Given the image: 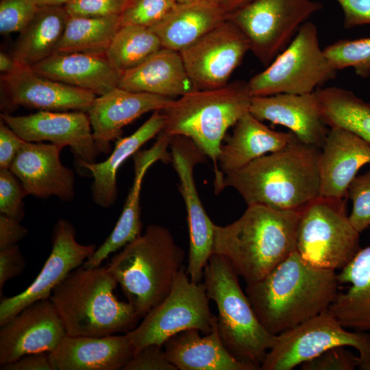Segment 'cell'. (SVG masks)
<instances>
[{
    "instance_id": "cell-1",
    "label": "cell",
    "mask_w": 370,
    "mask_h": 370,
    "mask_svg": "<svg viewBox=\"0 0 370 370\" xmlns=\"http://www.w3.org/2000/svg\"><path fill=\"white\" fill-rule=\"evenodd\" d=\"M335 271L306 262L296 250L246 295L261 324L278 335L328 310L338 293Z\"/></svg>"
},
{
    "instance_id": "cell-2",
    "label": "cell",
    "mask_w": 370,
    "mask_h": 370,
    "mask_svg": "<svg viewBox=\"0 0 370 370\" xmlns=\"http://www.w3.org/2000/svg\"><path fill=\"white\" fill-rule=\"evenodd\" d=\"M319 150L296 138L284 148L224 174L217 193L230 187L247 206L301 210L320 195Z\"/></svg>"
},
{
    "instance_id": "cell-3",
    "label": "cell",
    "mask_w": 370,
    "mask_h": 370,
    "mask_svg": "<svg viewBox=\"0 0 370 370\" xmlns=\"http://www.w3.org/2000/svg\"><path fill=\"white\" fill-rule=\"evenodd\" d=\"M300 211L247 206L235 221L214 224L213 254L224 257L247 285L256 283L296 250Z\"/></svg>"
},
{
    "instance_id": "cell-4",
    "label": "cell",
    "mask_w": 370,
    "mask_h": 370,
    "mask_svg": "<svg viewBox=\"0 0 370 370\" xmlns=\"http://www.w3.org/2000/svg\"><path fill=\"white\" fill-rule=\"evenodd\" d=\"M117 285L106 267L81 265L71 271L49 297L66 334L103 336L135 328L140 317L130 302L117 298Z\"/></svg>"
},
{
    "instance_id": "cell-5",
    "label": "cell",
    "mask_w": 370,
    "mask_h": 370,
    "mask_svg": "<svg viewBox=\"0 0 370 370\" xmlns=\"http://www.w3.org/2000/svg\"><path fill=\"white\" fill-rule=\"evenodd\" d=\"M251 98L247 82L238 80L217 88L195 89L173 99L162 110V132L188 138L213 162L215 190L223 177L217 162L223 139L249 112Z\"/></svg>"
},
{
    "instance_id": "cell-6",
    "label": "cell",
    "mask_w": 370,
    "mask_h": 370,
    "mask_svg": "<svg viewBox=\"0 0 370 370\" xmlns=\"http://www.w3.org/2000/svg\"><path fill=\"white\" fill-rule=\"evenodd\" d=\"M184 253L169 230L150 224L106 266L140 318L169 293L184 268Z\"/></svg>"
},
{
    "instance_id": "cell-7",
    "label": "cell",
    "mask_w": 370,
    "mask_h": 370,
    "mask_svg": "<svg viewBox=\"0 0 370 370\" xmlns=\"http://www.w3.org/2000/svg\"><path fill=\"white\" fill-rule=\"evenodd\" d=\"M203 280L209 299L217 306V328L223 345L236 359L260 369L276 335L261 324L238 275L224 257L211 256Z\"/></svg>"
},
{
    "instance_id": "cell-8",
    "label": "cell",
    "mask_w": 370,
    "mask_h": 370,
    "mask_svg": "<svg viewBox=\"0 0 370 370\" xmlns=\"http://www.w3.org/2000/svg\"><path fill=\"white\" fill-rule=\"evenodd\" d=\"M337 70L321 48L317 27L304 23L289 44L247 82L252 97L310 94L334 79Z\"/></svg>"
},
{
    "instance_id": "cell-9",
    "label": "cell",
    "mask_w": 370,
    "mask_h": 370,
    "mask_svg": "<svg viewBox=\"0 0 370 370\" xmlns=\"http://www.w3.org/2000/svg\"><path fill=\"white\" fill-rule=\"evenodd\" d=\"M346 201L319 196L301 210L296 251L312 266L341 270L360 249V233L349 221Z\"/></svg>"
},
{
    "instance_id": "cell-10",
    "label": "cell",
    "mask_w": 370,
    "mask_h": 370,
    "mask_svg": "<svg viewBox=\"0 0 370 370\" xmlns=\"http://www.w3.org/2000/svg\"><path fill=\"white\" fill-rule=\"evenodd\" d=\"M184 269L177 273L164 299L127 332L134 354L149 345L163 346L170 337L186 330L197 329L204 334L212 332L217 317L210 312L205 285L190 280Z\"/></svg>"
},
{
    "instance_id": "cell-11",
    "label": "cell",
    "mask_w": 370,
    "mask_h": 370,
    "mask_svg": "<svg viewBox=\"0 0 370 370\" xmlns=\"http://www.w3.org/2000/svg\"><path fill=\"white\" fill-rule=\"evenodd\" d=\"M336 347L358 352L360 369L370 370V333L351 332L328 310L275 336L262 370H291Z\"/></svg>"
},
{
    "instance_id": "cell-12",
    "label": "cell",
    "mask_w": 370,
    "mask_h": 370,
    "mask_svg": "<svg viewBox=\"0 0 370 370\" xmlns=\"http://www.w3.org/2000/svg\"><path fill=\"white\" fill-rule=\"evenodd\" d=\"M321 8L314 0H253L228 14L227 19L243 31L250 51L267 66Z\"/></svg>"
},
{
    "instance_id": "cell-13",
    "label": "cell",
    "mask_w": 370,
    "mask_h": 370,
    "mask_svg": "<svg viewBox=\"0 0 370 370\" xmlns=\"http://www.w3.org/2000/svg\"><path fill=\"white\" fill-rule=\"evenodd\" d=\"M169 149L187 214L189 249L186 272L190 280L199 283L213 254L214 223L202 205L193 174L195 166L204 162L206 156L190 139L183 136H172Z\"/></svg>"
},
{
    "instance_id": "cell-14",
    "label": "cell",
    "mask_w": 370,
    "mask_h": 370,
    "mask_svg": "<svg viewBox=\"0 0 370 370\" xmlns=\"http://www.w3.org/2000/svg\"><path fill=\"white\" fill-rule=\"evenodd\" d=\"M250 51L243 31L227 19L180 52L196 89L225 86Z\"/></svg>"
},
{
    "instance_id": "cell-15",
    "label": "cell",
    "mask_w": 370,
    "mask_h": 370,
    "mask_svg": "<svg viewBox=\"0 0 370 370\" xmlns=\"http://www.w3.org/2000/svg\"><path fill=\"white\" fill-rule=\"evenodd\" d=\"M51 243V253L33 282L22 293L1 299L0 326L28 305L49 299L55 287L97 249L94 244L79 243L74 226L66 219H59L55 224Z\"/></svg>"
},
{
    "instance_id": "cell-16",
    "label": "cell",
    "mask_w": 370,
    "mask_h": 370,
    "mask_svg": "<svg viewBox=\"0 0 370 370\" xmlns=\"http://www.w3.org/2000/svg\"><path fill=\"white\" fill-rule=\"evenodd\" d=\"M0 116L25 141L69 147L79 166L95 162L99 154L87 112L39 110L23 116L3 112Z\"/></svg>"
},
{
    "instance_id": "cell-17",
    "label": "cell",
    "mask_w": 370,
    "mask_h": 370,
    "mask_svg": "<svg viewBox=\"0 0 370 370\" xmlns=\"http://www.w3.org/2000/svg\"><path fill=\"white\" fill-rule=\"evenodd\" d=\"M66 335L50 299L35 301L0 326V367L29 354L51 352Z\"/></svg>"
},
{
    "instance_id": "cell-18",
    "label": "cell",
    "mask_w": 370,
    "mask_h": 370,
    "mask_svg": "<svg viewBox=\"0 0 370 370\" xmlns=\"http://www.w3.org/2000/svg\"><path fill=\"white\" fill-rule=\"evenodd\" d=\"M1 108L16 106L46 111L87 112L97 95L44 76L30 67L1 75Z\"/></svg>"
},
{
    "instance_id": "cell-19",
    "label": "cell",
    "mask_w": 370,
    "mask_h": 370,
    "mask_svg": "<svg viewBox=\"0 0 370 370\" xmlns=\"http://www.w3.org/2000/svg\"><path fill=\"white\" fill-rule=\"evenodd\" d=\"M63 147L53 143L25 141L10 170L27 195L39 198L56 197L70 201L75 197V174L60 158Z\"/></svg>"
},
{
    "instance_id": "cell-20",
    "label": "cell",
    "mask_w": 370,
    "mask_h": 370,
    "mask_svg": "<svg viewBox=\"0 0 370 370\" xmlns=\"http://www.w3.org/2000/svg\"><path fill=\"white\" fill-rule=\"evenodd\" d=\"M173 99L119 87L97 96L87 114L98 153L110 152L111 141L123 127L147 112L163 110Z\"/></svg>"
},
{
    "instance_id": "cell-21",
    "label": "cell",
    "mask_w": 370,
    "mask_h": 370,
    "mask_svg": "<svg viewBox=\"0 0 370 370\" xmlns=\"http://www.w3.org/2000/svg\"><path fill=\"white\" fill-rule=\"evenodd\" d=\"M317 164L319 196L347 199L348 188L358 171L370 164V144L345 129L329 127Z\"/></svg>"
},
{
    "instance_id": "cell-22",
    "label": "cell",
    "mask_w": 370,
    "mask_h": 370,
    "mask_svg": "<svg viewBox=\"0 0 370 370\" xmlns=\"http://www.w3.org/2000/svg\"><path fill=\"white\" fill-rule=\"evenodd\" d=\"M249 112L260 121L288 128L300 141L321 148L328 130L314 92L252 97Z\"/></svg>"
},
{
    "instance_id": "cell-23",
    "label": "cell",
    "mask_w": 370,
    "mask_h": 370,
    "mask_svg": "<svg viewBox=\"0 0 370 370\" xmlns=\"http://www.w3.org/2000/svg\"><path fill=\"white\" fill-rule=\"evenodd\" d=\"M134 352L127 333L66 335L49 357L53 370H117L123 369Z\"/></svg>"
},
{
    "instance_id": "cell-24",
    "label": "cell",
    "mask_w": 370,
    "mask_h": 370,
    "mask_svg": "<svg viewBox=\"0 0 370 370\" xmlns=\"http://www.w3.org/2000/svg\"><path fill=\"white\" fill-rule=\"evenodd\" d=\"M172 136L161 132L151 147L138 151L134 156V177L121 214L110 234L91 256L92 261L101 264L109 256L123 248L141 234L140 191L143 177L148 169L158 160H171L168 151Z\"/></svg>"
},
{
    "instance_id": "cell-25",
    "label": "cell",
    "mask_w": 370,
    "mask_h": 370,
    "mask_svg": "<svg viewBox=\"0 0 370 370\" xmlns=\"http://www.w3.org/2000/svg\"><path fill=\"white\" fill-rule=\"evenodd\" d=\"M30 68L97 96L118 87L123 73L110 63L106 55L84 53L53 54Z\"/></svg>"
},
{
    "instance_id": "cell-26",
    "label": "cell",
    "mask_w": 370,
    "mask_h": 370,
    "mask_svg": "<svg viewBox=\"0 0 370 370\" xmlns=\"http://www.w3.org/2000/svg\"><path fill=\"white\" fill-rule=\"evenodd\" d=\"M297 137L292 132L275 131L249 112L234 125L232 134L222 144L218 167L223 175L237 171L255 160L280 150Z\"/></svg>"
},
{
    "instance_id": "cell-27",
    "label": "cell",
    "mask_w": 370,
    "mask_h": 370,
    "mask_svg": "<svg viewBox=\"0 0 370 370\" xmlns=\"http://www.w3.org/2000/svg\"><path fill=\"white\" fill-rule=\"evenodd\" d=\"M217 322V318L212 332L204 336L199 330L189 329L170 337L163 345L168 360L180 370H256L228 352Z\"/></svg>"
},
{
    "instance_id": "cell-28",
    "label": "cell",
    "mask_w": 370,
    "mask_h": 370,
    "mask_svg": "<svg viewBox=\"0 0 370 370\" xmlns=\"http://www.w3.org/2000/svg\"><path fill=\"white\" fill-rule=\"evenodd\" d=\"M118 87L173 99L196 89L180 52L164 47L123 72Z\"/></svg>"
},
{
    "instance_id": "cell-29",
    "label": "cell",
    "mask_w": 370,
    "mask_h": 370,
    "mask_svg": "<svg viewBox=\"0 0 370 370\" xmlns=\"http://www.w3.org/2000/svg\"><path fill=\"white\" fill-rule=\"evenodd\" d=\"M164 124L162 110H156L134 133L119 138L106 160L98 163H82L79 165L90 171L93 177L91 190L92 199L96 204L104 208L114 204L118 195L116 174L119 168L143 145L158 135L163 130Z\"/></svg>"
},
{
    "instance_id": "cell-30",
    "label": "cell",
    "mask_w": 370,
    "mask_h": 370,
    "mask_svg": "<svg viewBox=\"0 0 370 370\" xmlns=\"http://www.w3.org/2000/svg\"><path fill=\"white\" fill-rule=\"evenodd\" d=\"M227 19V13L215 0L176 4L150 29L162 47L181 52Z\"/></svg>"
},
{
    "instance_id": "cell-31",
    "label": "cell",
    "mask_w": 370,
    "mask_h": 370,
    "mask_svg": "<svg viewBox=\"0 0 370 370\" xmlns=\"http://www.w3.org/2000/svg\"><path fill=\"white\" fill-rule=\"evenodd\" d=\"M336 275L349 287L337 293L328 311L345 328L370 332V245L360 248Z\"/></svg>"
},
{
    "instance_id": "cell-32",
    "label": "cell",
    "mask_w": 370,
    "mask_h": 370,
    "mask_svg": "<svg viewBox=\"0 0 370 370\" xmlns=\"http://www.w3.org/2000/svg\"><path fill=\"white\" fill-rule=\"evenodd\" d=\"M69 18L64 7L41 6L19 32L12 56L32 67L53 55Z\"/></svg>"
},
{
    "instance_id": "cell-33",
    "label": "cell",
    "mask_w": 370,
    "mask_h": 370,
    "mask_svg": "<svg viewBox=\"0 0 370 370\" xmlns=\"http://www.w3.org/2000/svg\"><path fill=\"white\" fill-rule=\"evenodd\" d=\"M314 93L328 127L345 129L370 144L369 103L339 87L319 88Z\"/></svg>"
},
{
    "instance_id": "cell-34",
    "label": "cell",
    "mask_w": 370,
    "mask_h": 370,
    "mask_svg": "<svg viewBox=\"0 0 370 370\" xmlns=\"http://www.w3.org/2000/svg\"><path fill=\"white\" fill-rule=\"evenodd\" d=\"M122 25L121 16H70L53 54L84 53L106 55L115 34Z\"/></svg>"
},
{
    "instance_id": "cell-35",
    "label": "cell",
    "mask_w": 370,
    "mask_h": 370,
    "mask_svg": "<svg viewBox=\"0 0 370 370\" xmlns=\"http://www.w3.org/2000/svg\"><path fill=\"white\" fill-rule=\"evenodd\" d=\"M162 48L158 36L149 27L122 25L106 52L110 63L123 73L140 64Z\"/></svg>"
},
{
    "instance_id": "cell-36",
    "label": "cell",
    "mask_w": 370,
    "mask_h": 370,
    "mask_svg": "<svg viewBox=\"0 0 370 370\" xmlns=\"http://www.w3.org/2000/svg\"><path fill=\"white\" fill-rule=\"evenodd\" d=\"M335 69H354L362 77L370 75V37L339 40L323 49Z\"/></svg>"
},
{
    "instance_id": "cell-37",
    "label": "cell",
    "mask_w": 370,
    "mask_h": 370,
    "mask_svg": "<svg viewBox=\"0 0 370 370\" xmlns=\"http://www.w3.org/2000/svg\"><path fill=\"white\" fill-rule=\"evenodd\" d=\"M173 0H134L121 14L122 25L151 27L175 6Z\"/></svg>"
},
{
    "instance_id": "cell-38",
    "label": "cell",
    "mask_w": 370,
    "mask_h": 370,
    "mask_svg": "<svg viewBox=\"0 0 370 370\" xmlns=\"http://www.w3.org/2000/svg\"><path fill=\"white\" fill-rule=\"evenodd\" d=\"M347 198L352 202L349 221L361 233L370 226V169L354 179L347 190Z\"/></svg>"
},
{
    "instance_id": "cell-39",
    "label": "cell",
    "mask_w": 370,
    "mask_h": 370,
    "mask_svg": "<svg viewBox=\"0 0 370 370\" xmlns=\"http://www.w3.org/2000/svg\"><path fill=\"white\" fill-rule=\"evenodd\" d=\"M27 195L17 177L9 169H0V214L21 221L25 217L23 198Z\"/></svg>"
},
{
    "instance_id": "cell-40",
    "label": "cell",
    "mask_w": 370,
    "mask_h": 370,
    "mask_svg": "<svg viewBox=\"0 0 370 370\" xmlns=\"http://www.w3.org/2000/svg\"><path fill=\"white\" fill-rule=\"evenodd\" d=\"M38 8L36 0H1V34L19 33Z\"/></svg>"
},
{
    "instance_id": "cell-41",
    "label": "cell",
    "mask_w": 370,
    "mask_h": 370,
    "mask_svg": "<svg viewBox=\"0 0 370 370\" xmlns=\"http://www.w3.org/2000/svg\"><path fill=\"white\" fill-rule=\"evenodd\" d=\"M336 347L329 349L318 356L301 364L302 370H354L360 369L358 355L345 349Z\"/></svg>"
},
{
    "instance_id": "cell-42",
    "label": "cell",
    "mask_w": 370,
    "mask_h": 370,
    "mask_svg": "<svg viewBox=\"0 0 370 370\" xmlns=\"http://www.w3.org/2000/svg\"><path fill=\"white\" fill-rule=\"evenodd\" d=\"M130 0H73L64 6L70 16L110 17L121 16Z\"/></svg>"
},
{
    "instance_id": "cell-43",
    "label": "cell",
    "mask_w": 370,
    "mask_h": 370,
    "mask_svg": "<svg viewBox=\"0 0 370 370\" xmlns=\"http://www.w3.org/2000/svg\"><path fill=\"white\" fill-rule=\"evenodd\" d=\"M123 370H177L166 358L162 346L149 345L134 354Z\"/></svg>"
},
{
    "instance_id": "cell-44",
    "label": "cell",
    "mask_w": 370,
    "mask_h": 370,
    "mask_svg": "<svg viewBox=\"0 0 370 370\" xmlns=\"http://www.w3.org/2000/svg\"><path fill=\"white\" fill-rule=\"evenodd\" d=\"M25 261L18 245L0 250V295L5 282L19 275L24 270Z\"/></svg>"
},
{
    "instance_id": "cell-45",
    "label": "cell",
    "mask_w": 370,
    "mask_h": 370,
    "mask_svg": "<svg viewBox=\"0 0 370 370\" xmlns=\"http://www.w3.org/2000/svg\"><path fill=\"white\" fill-rule=\"evenodd\" d=\"M25 142V140L0 119V169H10Z\"/></svg>"
},
{
    "instance_id": "cell-46",
    "label": "cell",
    "mask_w": 370,
    "mask_h": 370,
    "mask_svg": "<svg viewBox=\"0 0 370 370\" xmlns=\"http://www.w3.org/2000/svg\"><path fill=\"white\" fill-rule=\"evenodd\" d=\"M335 1L342 9L345 28L370 25V0Z\"/></svg>"
},
{
    "instance_id": "cell-47",
    "label": "cell",
    "mask_w": 370,
    "mask_h": 370,
    "mask_svg": "<svg viewBox=\"0 0 370 370\" xmlns=\"http://www.w3.org/2000/svg\"><path fill=\"white\" fill-rule=\"evenodd\" d=\"M27 234L20 221L0 214V250L17 245Z\"/></svg>"
},
{
    "instance_id": "cell-48",
    "label": "cell",
    "mask_w": 370,
    "mask_h": 370,
    "mask_svg": "<svg viewBox=\"0 0 370 370\" xmlns=\"http://www.w3.org/2000/svg\"><path fill=\"white\" fill-rule=\"evenodd\" d=\"M2 370H53L49 353H34L25 355L0 368Z\"/></svg>"
},
{
    "instance_id": "cell-49",
    "label": "cell",
    "mask_w": 370,
    "mask_h": 370,
    "mask_svg": "<svg viewBox=\"0 0 370 370\" xmlns=\"http://www.w3.org/2000/svg\"><path fill=\"white\" fill-rule=\"evenodd\" d=\"M12 56L1 52L0 53V71L1 75L11 74L22 69Z\"/></svg>"
},
{
    "instance_id": "cell-50",
    "label": "cell",
    "mask_w": 370,
    "mask_h": 370,
    "mask_svg": "<svg viewBox=\"0 0 370 370\" xmlns=\"http://www.w3.org/2000/svg\"><path fill=\"white\" fill-rule=\"evenodd\" d=\"M253 0H216L218 4L228 14L236 11Z\"/></svg>"
},
{
    "instance_id": "cell-51",
    "label": "cell",
    "mask_w": 370,
    "mask_h": 370,
    "mask_svg": "<svg viewBox=\"0 0 370 370\" xmlns=\"http://www.w3.org/2000/svg\"><path fill=\"white\" fill-rule=\"evenodd\" d=\"M73 0H36L39 7L41 6H56L64 7L66 4Z\"/></svg>"
},
{
    "instance_id": "cell-52",
    "label": "cell",
    "mask_w": 370,
    "mask_h": 370,
    "mask_svg": "<svg viewBox=\"0 0 370 370\" xmlns=\"http://www.w3.org/2000/svg\"><path fill=\"white\" fill-rule=\"evenodd\" d=\"M176 4H187L212 0H173ZM216 1V0H215Z\"/></svg>"
},
{
    "instance_id": "cell-53",
    "label": "cell",
    "mask_w": 370,
    "mask_h": 370,
    "mask_svg": "<svg viewBox=\"0 0 370 370\" xmlns=\"http://www.w3.org/2000/svg\"><path fill=\"white\" fill-rule=\"evenodd\" d=\"M130 3H132V1H134V0H130Z\"/></svg>"
}]
</instances>
